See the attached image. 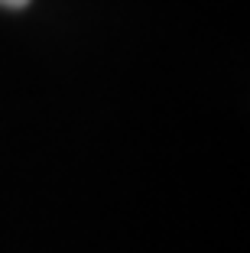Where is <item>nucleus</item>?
<instances>
[{
    "label": "nucleus",
    "instance_id": "obj_1",
    "mask_svg": "<svg viewBox=\"0 0 250 253\" xmlns=\"http://www.w3.org/2000/svg\"><path fill=\"white\" fill-rule=\"evenodd\" d=\"M3 7H23V3H30V0H0Z\"/></svg>",
    "mask_w": 250,
    "mask_h": 253
}]
</instances>
